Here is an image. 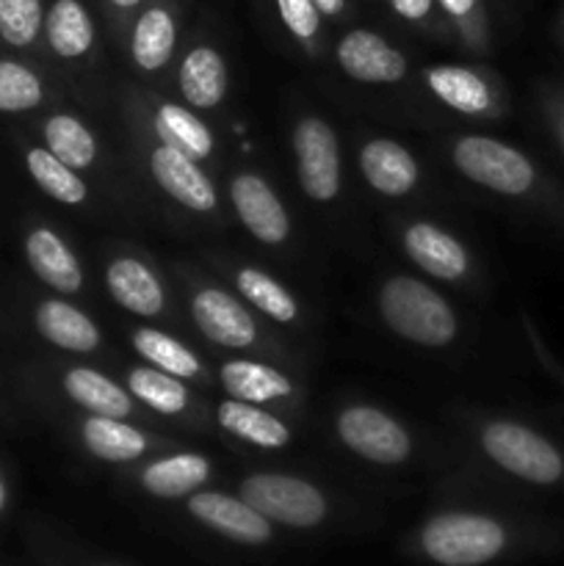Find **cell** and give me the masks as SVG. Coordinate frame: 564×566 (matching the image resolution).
Segmentation results:
<instances>
[{
    "instance_id": "obj_3",
    "label": "cell",
    "mask_w": 564,
    "mask_h": 566,
    "mask_svg": "<svg viewBox=\"0 0 564 566\" xmlns=\"http://www.w3.org/2000/svg\"><path fill=\"white\" fill-rule=\"evenodd\" d=\"M481 448L498 468L531 484H556L564 475L562 453L545 437L520 423L509 420L490 423L481 431Z\"/></svg>"
},
{
    "instance_id": "obj_32",
    "label": "cell",
    "mask_w": 564,
    "mask_h": 566,
    "mask_svg": "<svg viewBox=\"0 0 564 566\" xmlns=\"http://www.w3.org/2000/svg\"><path fill=\"white\" fill-rule=\"evenodd\" d=\"M28 171H31L33 182L48 193L50 199L61 205H81L86 202L88 188L86 182L77 177L72 166L61 164L50 149H31L25 158Z\"/></svg>"
},
{
    "instance_id": "obj_16",
    "label": "cell",
    "mask_w": 564,
    "mask_h": 566,
    "mask_svg": "<svg viewBox=\"0 0 564 566\" xmlns=\"http://www.w3.org/2000/svg\"><path fill=\"white\" fill-rule=\"evenodd\" d=\"M177 86L194 111H210L221 105L230 86L224 55L210 44L191 48L182 55L180 70H177Z\"/></svg>"
},
{
    "instance_id": "obj_13",
    "label": "cell",
    "mask_w": 564,
    "mask_h": 566,
    "mask_svg": "<svg viewBox=\"0 0 564 566\" xmlns=\"http://www.w3.org/2000/svg\"><path fill=\"white\" fill-rule=\"evenodd\" d=\"M404 249L409 260L429 276L442 282H457L468 274L470 258L451 232L429 221H415L404 230Z\"/></svg>"
},
{
    "instance_id": "obj_5",
    "label": "cell",
    "mask_w": 564,
    "mask_h": 566,
    "mask_svg": "<svg viewBox=\"0 0 564 566\" xmlns=\"http://www.w3.org/2000/svg\"><path fill=\"white\" fill-rule=\"evenodd\" d=\"M241 497L269 523H282L291 528H313L326 517V497L321 495L318 486L293 475H249L241 484Z\"/></svg>"
},
{
    "instance_id": "obj_23",
    "label": "cell",
    "mask_w": 564,
    "mask_h": 566,
    "mask_svg": "<svg viewBox=\"0 0 564 566\" xmlns=\"http://www.w3.org/2000/svg\"><path fill=\"white\" fill-rule=\"evenodd\" d=\"M210 479V462L202 453H171L142 470V486L155 497H186Z\"/></svg>"
},
{
    "instance_id": "obj_39",
    "label": "cell",
    "mask_w": 564,
    "mask_h": 566,
    "mask_svg": "<svg viewBox=\"0 0 564 566\" xmlns=\"http://www.w3.org/2000/svg\"><path fill=\"white\" fill-rule=\"evenodd\" d=\"M105 3L114 11H119V14H133L136 9H142L144 0H105Z\"/></svg>"
},
{
    "instance_id": "obj_9",
    "label": "cell",
    "mask_w": 564,
    "mask_h": 566,
    "mask_svg": "<svg viewBox=\"0 0 564 566\" xmlns=\"http://www.w3.org/2000/svg\"><path fill=\"white\" fill-rule=\"evenodd\" d=\"M335 55L341 70L359 83H396L407 75V59L401 50L368 28L343 33Z\"/></svg>"
},
{
    "instance_id": "obj_12",
    "label": "cell",
    "mask_w": 564,
    "mask_h": 566,
    "mask_svg": "<svg viewBox=\"0 0 564 566\" xmlns=\"http://www.w3.org/2000/svg\"><path fill=\"white\" fill-rule=\"evenodd\" d=\"M188 512L208 528L224 534L227 539L243 545H263L271 539V523L243 497H230L224 492H197L188 501Z\"/></svg>"
},
{
    "instance_id": "obj_35",
    "label": "cell",
    "mask_w": 564,
    "mask_h": 566,
    "mask_svg": "<svg viewBox=\"0 0 564 566\" xmlns=\"http://www.w3.org/2000/svg\"><path fill=\"white\" fill-rule=\"evenodd\" d=\"M276 14L293 39L302 44H313L321 31V11L313 0H274Z\"/></svg>"
},
{
    "instance_id": "obj_31",
    "label": "cell",
    "mask_w": 564,
    "mask_h": 566,
    "mask_svg": "<svg viewBox=\"0 0 564 566\" xmlns=\"http://www.w3.org/2000/svg\"><path fill=\"white\" fill-rule=\"evenodd\" d=\"M236 285L241 291V296L249 304L260 310L263 315H269L271 321H280V324H293L299 318V304L296 298L288 293L285 285L269 276L265 271L252 269V265H243L236 271Z\"/></svg>"
},
{
    "instance_id": "obj_4",
    "label": "cell",
    "mask_w": 564,
    "mask_h": 566,
    "mask_svg": "<svg viewBox=\"0 0 564 566\" xmlns=\"http://www.w3.org/2000/svg\"><path fill=\"white\" fill-rule=\"evenodd\" d=\"M451 155L457 169L476 186L506 193V197H520L534 188V164L512 144L490 136H464L453 144Z\"/></svg>"
},
{
    "instance_id": "obj_27",
    "label": "cell",
    "mask_w": 564,
    "mask_h": 566,
    "mask_svg": "<svg viewBox=\"0 0 564 566\" xmlns=\"http://www.w3.org/2000/svg\"><path fill=\"white\" fill-rule=\"evenodd\" d=\"M155 133H158L160 144L180 149L182 155L199 160H208L213 153V133L208 130L202 119L194 114L191 108H182L175 103H160L153 116Z\"/></svg>"
},
{
    "instance_id": "obj_37",
    "label": "cell",
    "mask_w": 564,
    "mask_h": 566,
    "mask_svg": "<svg viewBox=\"0 0 564 566\" xmlns=\"http://www.w3.org/2000/svg\"><path fill=\"white\" fill-rule=\"evenodd\" d=\"M387 3H390V9L396 11L401 20L424 22L429 20V14L435 11L437 0H387Z\"/></svg>"
},
{
    "instance_id": "obj_15",
    "label": "cell",
    "mask_w": 564,
    "mask_h": 566,
    "mask_svg": "<svg viewBox=\"0 0 564 566\" xmlns=\"http://www.w3.org/2000/svg\"><path fill=\"white\" fill-rule=\"evenodd\" d=\"M359 171L374 191L385 197H404L418 186V160L404 144L393 138H370L359 149Z\"/></svg>"
},
{
    "instance_id": "obj_19",
    "label": "cell",
    "mask_w": 564,
    "mask_h": 566,
    "mask_svg": "<svg viewBox=\"0 0 564 566\" xmlns=\"http://www.w3.org/2000/svg\"><path fill=\"white\" fill-rule=\"evenodd\" d=\"M216 420L232 437L249 442V446L265 448V451H276V448H285L291 442V429L280 418L260 409L258 403L227 398L216 407Z\"/></svg>"
},
{
    "instance_id": "obj_24",
    "label": "cell",
    "mask_w": 564,
    "mask_h": 566,
    "mask_svg": "<svg viewBox=\"0 0 564 566\" xmlns=\"http://www.w3.org/2000/svg\"><path fill=\"white\" fill-rule=\"evenodd\" d=\"M44 36L61 59H83L94 48V20L81 0H53L44 14Z\"/></svg>"
},
{
    "instance_id": "obj_1",
    "label": "cell",
    "mask_w": 564,
    "mask_h": 566,
    "mask_svg": "<svg viewBox=\"0 0 564 566\" xmlns=\"http://www.w3.org/2000/svg\"><path fill=\"white\" fill-rule=\"evenodd\" d=\"M379 313L387 329L426 348L448 346L459 329L446 298L415 276H393L382 285Z\"/></svg>"
},
{
    "instance_id": "obj_18",
    "label": "cell",
    "mask_w": 564,
    "mask_h": 566,
    "mask_svg": "<svg viewBox=\"0 0 564 566\" xmlns=\"http://www.w3.org/2000/svg\"><path fill=\"white\" fill-rule=\"evenodd\" d=\"M28 263L33 274L59 293H77L83 285V271L64 238L50 227H36L25 241Z\"/></svg>"
},
{
    "instance_id": "obj_41",
    "label": "cell",
    "mask_w": 564,
    "mask_h": 566,
    "mask_svg": "<svg viewBox=\"0 0 564 566\" xmlns=\"http://www.w3.org/2000/svg\"><path fill=\"white\" fill-rule=\"evenodd\" d=\"M562 147H564V119H562Z\"/></svg>"
},
{
    "instance_id": "obj_14",
    "label": "cell",
    "mask_w": 564,
    "mask_h": 566,
    "mask_svg": "<svg viewBox=\"0 0 564 566\" xmlns=\"http://www.w3.org/2000/svg\"><path fill=\"white\" fill-rule=\"evenodd\" d=\"M111 298L138 318H155L166 307V291L155 271L138 258H116L105 269Z\"/></svg>"
},
{
    "instance_id": "obj_40",
    "label": "cell",
    "mask_w": 564,
    "mask_h": 566,
    "mask_svg": "<svg viewBox=\"0 0 564 566\" xmlns=\"http://www.w3.org/2000/svg\"><path fill=\"white\" fill-rule=\"evenodd\" d=\"M6 506V486H3V481H0V509Z\"/></svg>"
},
{
    "instance_id": "obj_36",
    "label": "cell",
    "mask_w": 564,
    "mask_h": 566,
    "mask_svg": "<svg viewBox=\"0 0 564 566\" xmlns=\"http://www.w3.org/2000/svg\"><path fill=\"white\" fill-rule=\"evenodd\" d=\"M440 9L459 25H476L481 14V0H437Z\"/></svg>"
},
{
    "instance_id": "obj_29",
    "label": "cell",
    "mask_w": 564,
    "mask_h": 566,
    "mask_svg": "<svg viewBox=\"0 0 564 566\" xmlns=\"http://www.w3.org/2000/svg\"><path fill=\"white\" fill-rule=\"evenodd\" d=\"M133 348L144 363L164 370V374L177 376V379H194V376L202 374V363H199L197 354L166 332L149 329V326L136 329L133 332Z\"/></svg>"
},
{
    "instance_id": "obj_11",
    "label": "cell",
    "mask_w": 564,
    "mask_h": 566,
    "mask_svg": "<svg viewBox=\"0 0 564 566\" xmlns=\"http://www.w3.org/2000/svg\"><path fill=\"white\" fill-rule=\"evenodd\" d=\"M149 171L155 182L182 208L194 213H210L216 208V188L199 164L169 144H158L149 153Z\"/></svg>"
},
{
    "instance_id": "obj_33",
    "label": "cell",
    "mask_w": 564,
    "mask_h": 566,
    "mask_svg": "<svg viewBox=\"0 0 564 566\" xmlns=\"http://www.w3.org/2000/svg\"><path fill=\"white\" fill-rule=\"evenodd\" d=\"M44 88L33 70L17 64V61H0V111L20 114L42 103Z\"/></svg>"
},
{
    "instance_id": "obj_25",
    "label": "cell",
    "mask_w": 564,
    "mask_h": 566,
    "mask_svg": "<svg viewBox=\"0 0 564 566\" xmlns=\"http://www.w3.org/2000/svg\"><path fill=\"white\" fill-rule=\"evenodd\" d=\"M83 446L88 448L92 457L100 462H136L147 451V437L127 423V418H103V415H92L83 420L81 426Z\"/></svg>"
},
{
    "instance_id": "obj_21",
    "label": "cell",
    "mask_w": 564,
    "mask_h": 566,
    "mask_svg": "<svg viewBox=\"0 0 564 566\" xmlns=\"http://www.w3.org/2000/svg\"><path fill=\"white\" fill-rule=\"evenodd\" d=\"M36 329L44 340L64 348V352L88 354L100 346L97 324L83 310L72 307L61 298H50V302L39 304Z\"/></svg>"
},
{
    "instance_id": "obj_38",
    "label": "cell",
    "mask_w": 564,
    "mask_h": 566,
    "mask_svg": "<svg viewBox=\"0 0 564 566\" xmlns=\"http://www.w3.org/2000/svg\"><path fill=\"white\" fill-rule=\"evenodd\" d=\"M315 6H318L321 14L326 17H341L343 9H346V0H313Z\"/></svg>"
},
{
    "instance_id": "obj_34",
    "label": "cell",
    "mask_w": 564,
    "mask_h": 566,
    "mask_svg": "<svg viewBox=\"0 0 564 566\" xmlns=\"http://www.w3.org/2000/svg\"><path fill=\"white\" fill-rule=\"evenodd\" d=\"M42 0H0V36L14 48H28L44 31Z\"/></svg>"
},
{
    "instance_id": "obj_17",
    "label": "cell",
    "mask_w": 564,
    "mask_h": 566,
    "mask_svg": "<svg viewBox=\"0 0 564 566\" xmlns=\"http://www.w3.org/2000/svg\"><path fill=\"white\" fill-rule=\"evenodd\" d=\"M177 48V14L169 3H149L138 11L130 33L133 64L158 72L169 64Z\"/></svg>"
},
{
    "instance_id": "obj_28",
    "label": "cell",
    "mask_w": 564,
    "mask_h": 566,
    "mask_svg": "<svg viewBox=\"0 0 564 566\" xmlns=\"http://www.w3.org/2000/svg\"><path fill=\"white\" fill-rule=\"evenodd\" d=\"M44 144L61 164L75 171L88 169L100 153L92 127L72 114H53L44 122Z\"/></svg>"
},
{
    "instance_id": "obj_30",
    "label": "cell",
    "mask_w": 564,
    "mask_h": 566,
    "mask_svg": "<svg viewBox=\"0 0 564 566\" xmlns=\"http://www.w3.org/2000/svg\"><path fill=\"white\" fill-rule=\"evenodd\" d=\"M127 392L158 415H180L188 409V390L182 379L142 365L127 374Z\"/></svg>"
},
{
    "instance_id": "obj_6",
    "label": "cell",
    "mask_w": 564,
    "mask_h": 566,
    "mask_svg": "<svg viewBox=\"0 0 564 566\" xmlns=\"http://www.w3.org/2000/svg\"><path fill=\"white\" fill-rule=\"evenodd\" d=\"M299 186L315 202H332L341 193V147L332 125L318 116H304L293 130Z\"/></svg>"
},
{
    "instance_id": "obj_7",
    "label": "cell",
    "mask_w": 564,
    "mask_h": 566,
    "mask_svg": "<svg viewBox=\"0 0 564 566\" xmlns=\"http://www.w3.org/2000/svg\"><path fill=\"white\" fill-rule=\"evenodd\" d=\"M337 437L348 451L374 464H401L412 453L407 429L382 409L365 403L343 409L337 418Z\"/></svg>"
},
{
    "instance_id": "obj_26",
    "label": "cell",
    "mask_w": 564,
    "mask_h": 566,
    "mask_svg": "<svg viewBox=\"0 0 564 566\" xmlns=\"http://www.w3.org/2000/svg\"><path fill=\"white\" fill-rule=\"evenodd\" d=\"M64 392L92 415L103 418H127L133 415V396L127 387L94 368H70L64 376Z\"/></svg>"
},
{
    "instance_id": "obj_2",
    "label": "cell",
    "mask_w": 564,
    "mask_h": 566,
    "mask_svg": "<svg viewBox=\"0 0 564 566\" xmlns=\"http://www.w3.org/2000/svg\"><path fill=\"white\" fill-rule=\"evenodd\" d=\"M420 545L442 566H479L506 547V531L484 514H440L424 528Z\"/></svg>"
},
{
    "instance_id": "obj_10",
    "label": "cell",
    "mask_w": 564,
    "mask_h": 566,
    "mask_svg": "<svg viewBox=\"0 0 564 566\" xmlns=\"http://www.w3.org/2000/svg\"><path fill=\"white\" fill-rule=\"evenodd\" d=\"M191 318L210 343L224 348H249L258 340V326L249 310L221 287H202L191 298Z\"/></svg>"
},
{
    "instance_id": "obj_22",
    "label": "cell",
    "mask_w": 564,
    "mask_h": 566,
    "mask_svg": "<svg viewBox=\"0 0 564 566\" xmlns=\"http://www.w3.org/2000/svg\"><path fill=\"white\" fill-rule=\"evenodd\" d=\"M426 86H429V92L442 105H448L451 111H459V114L479 116L484 111H490L492 105V94L484 77L476 75L468 66H429L426 70Z\"/></svg>"
},
{
    "instance_id": "obj_8",
    "label": "cell",
    "mask_w": 564,
    "mask_h": 566,
    "mask_svg": "<svg viewBox=\"0 0 564 566\" xmlns=\"http://www.w3.org/2000/svg\"><path fill=\"white\" fill-rule=\"evenodd\" d=\"M230 202L241 224L265 247L285 243L291 232V219L282 208L274 188L254 171H241L230 180Z\"/></svg>"
},
{
    "instance_id": "obj_20",
    "label": "cell",
    "mask_w": 564,
    "mask_h": 566,
    "mask_svg": "<svg viewBox=\"0 0 564 566\" xmlns=\"http://www.w3.org/2000/svg\"><path fill=\"white\" fill-rule=\"evenodd\" d=\"M219 379L221 387L230 392V398L258 403V407L269 401H280V398H288L293 392V381L282 370L254 363V359H230V363L221 365Z\"/></svg>"
}]
</instances>
